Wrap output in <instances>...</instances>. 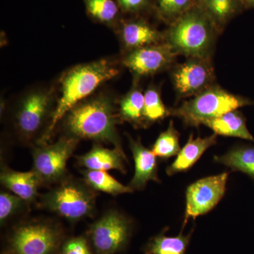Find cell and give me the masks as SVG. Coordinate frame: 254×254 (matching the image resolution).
<instances>
[{"instance_id":"obj_23","label":"cell","mask_w":254,"mask_h":254,"mask_svg":"<svg viewBox=\"0 0 254 254\" xmlns=\"http://www.w3.org/2000/svg\"><path fill=\"white\" fill-rule=\"evenodd\" d=\"M190 235L177 237L160 234L150 240L146 247V254H185L190 242Z\"/></svg>"},{"instance_id":"obj_14","label":"cell","mask_w":254,"mask_h":254,"mask_svg":"<svg viewBox=\"0 0 254 254\" xmlns=\"http://www.w3.org/2000/svg\"><path fill=\"white\" fill-rule=\"evenodd\" d=\"M0 182L5 189L29 205L38 199V190L43 186L39 177L33 170L22 173L15 171L6 165L1 167Z\"/></svg>"},{"instance_id":"obj_24","label":"cell","mask_w":254,"mask_h":254,"mask_svg":"<svg viewBox=\"0 0 254 254\" xmlns=\"http://www.w3.org/2000/svg\"><path fill=\"white\" fill-rule=\"evenodd\" d=\"M180 150V133L171 120L168 128L159 135L153 145L152 151L158 158L168 159L178 155Z\"/></svg>"},{"instance_id":"obj_31","label":"cell","mask_w":254,"mask_h":254,"mask_svg":"<svg viewBox=\"0 0 254 254\" xmlns=\"http://www.w3.org/2000/svg\"><path fill=\"white\" fill-rule=\"evenodd\" d=\"M242 6L248 9V8L254 7V0H240Z\"/></svg>"},{"instance_id":"obj_15","label":"cell","mask_w":254,"mask_h":254,"mask_svg":"<svg viewBox=\"0 0 254 254\" xmlns=\"http://www.w3.org/2000/svg\"><path fill=\"white\" fill-rule=\"evenodd\" d=\"M120 39L128 52L165 43V33H160L143 21H127L120 29Z\"/></svg>"},{"instance_id":"obj_32","label":"cell","mask_w":254,"mask_h":254,"mask_svg":"<svg viewBox=\"0 0 254 254\" xmlns=\"http://www.w3.org/2000/svg\"><path fill=\"white\" fill-rule=\"evenodd\" d=\"M198 1V0H195V1H196V2H197V1Z\"/></svg>"},{"instance_id":"obj_19","label":"cell","mask_w":254,"mask_h":254,"mask_svg":"<svg viewBox=\"0 0 254 254\" xmlns=\"http://www.w3.org/2000/svg\"><path fill=\"white\" fill-rule=\"evenodd\" d=\"M196 5L220 32L242 6L240 0H198Z\"/></svg>"},{"instance_id":"obj_30","label":"cell","mask_w":254,"mask_h":254,"mask_svg":"<svg viewBox=\"0 0 254 254\" xmlns=\"http://www.w3.org/2000/svg\"><path fill=\"white\" fill-rule=\"evenodd\" d=\"M119 6L125 11L136 12L145 7L148 0H118Z\"/></svg>"},{"instance_id":"obj_4","label":"cell","mask_w":254,"mask_h":254,"mask_svg":"<svg viewBox=\"0 0 254 254\" xmlns=\"http://www.w3.org/2000/svg\"><path fill=\"white\" fill-rule=\"evenodd\" d=\"M95 192L84 180L66 176L42 195L40 205L68 221L76 222L93 216L96 203Z\"/></svg>"},{"instance_id":"obj_17","label":"cell","mask_w":254,"mask_h":254,"mask_svg":"<svg viewBox=\"0 0 254 254\" xmlns=\"http://www.w3.org/2000/svg\"><path fill=\"white\" fill-rule=\"evenodd\" d=\"M217 136L213 133L211 136L193 138L190 134L186 145L180 150L173 164L167 168L166 173L169 176L177 173L188 171L198 161L203 153L212 145L216 144Z\"/></svg>"},{"instance_id":"obj_16","label":"cell","mask_w":254,"mask_h":254,"mask_svg":"<svg viewBox=\"0 0 254 254\" xmlns=\"http://www.w3.org/2000/svg\"><path fill=\"white\" fill-rule=\"evenodd\" d=\"M77 160L80 166L87 170L100 171L116 170L126 173L124 163V161H127L126 155L124 151L118 148L108 149L102 145L95 144L91 150L78 156Z\"/></svg>"},{"instance_id":"obj_3","label":"cell","mask_w":254,"mask_h":254,"mask_svg":"<svg viewBox=\"0 0 254 254\" xmlns=\"http://www.w3.org/2000/svg\"><path fill=\"white\" fill-rule=\"evenodd\" d=\"M219 32L195 4L170 25L165 33V42L177 55L187 58H210Z\"/></svg>"},{"instance_id":"obj_6","label":"cell","mask_w":254,"mask_h":254,"mask_svg":"<svg viewBox=\"0 0 254 254\" xmlns=\"http://www.w3.org/2000/svg\"><path fill=\"white\" fill-rule=\"evenodd\" d=\"M254 105L253 100L233 94L213 84L170 111V115L181 119L185 125L198 127L206 120L218 118L242 107Z\"/></svg>"},{"instance_id":"obj_20","label":"cell","mask_w":254,"mask_h":254,"mask_svg":"<svg viewBox=\"0 0 254 254\" xmlns=\"http://www.w3.org/2000/svg\"><path fill=\"white\" fill-rule=\"evenodd\" d=\"M214 160L233 171L246 174L254 181V145L234 147L225 155L214 157Z\"/></svg>"},{"instance_id":"obj_10","label":"cell","mask_w":254,"mask_h":254,"mask_svg":"<svg viewBox=\"0 0 254 254\" xmlns=\"http://www.w3.org/2000/svg\"><path fill=\"white\" fill-rule=\"evenodd\" d=\"M174 88L179 98H193L215 84L210 58H188L172 72Z\"/></svg>"},{"instance_id":"obj_22","label":"cell","mask_w":254,"mask_h":254,"mask_svg":"<svg viewBox=\"0 0 254 254\" xmlns=\"http://www.w3.org/2000/svg\"><path fill=\"white\" fill-rule=\"evenodd\" d=\"M83 180L95 191H101L113 195L132 193L133 190L129 186H125L119 182L106 171L85 169L82 171Z\"/></svg>"},{"instance_id":"obj_1","label":"cell","mask_w":254,"mask_h":254,"mask_svg":"<svg viewBox=\"0 0 254 254\" xmlns=\"http://www.w3.org/2000/svg\"><path fill=\"white\" fill-rule=\"evenodd\" d=\"M64 128L66 135L76 139L112 143L123 151L117 131V118L113 100L100 95L84 100L65 115Z\"/></svg>"},{"instance_id":"obj_8","label":"cell","mask_w":254,"mask_h":254,"mask_svg":"<svg viewBox=\"0 0 254 254\" xmlns=\"http://www.w3.org/2000/svg\"><path fill=\"white\" fill-rule=\"evenodd\" d=\"M79 140L64 136L53 144L33 145V168L43 186L57 185L66 177V164Z\"/></svg>"},{"instance_id":"obj_13","label":"cell","mask_w":254,"mask_h":254,"mask_svg":"<svg viewBox=\"0 0 254 254\" xmlns=\"http://www.w3.org/2000/svg\"><path fill=\"white\" fill-rule=\"evenodd\" d=\"M129 138L130 149L135 163V173L129 186L133 190H142L150 181L160 182L158 175L157 157L145 148L140 140Z\"/></svg>"},{"instance_id":"obj_18","label":"cell","mask_w":254,"mask_h":254,"mask_svg":"<svg viewBox=\"0 0 254 254\" xmlns=\"http://www.w3.org/2000/svg\"><path fill=\"white\" fill-rule=\"evenodd\" d=\"M203 125L213 130L216 135L235 137L254 142V136L247 128L245 116L237 110L228 112L218 118L206 120Z\"/></svg>"},{"instance_id":"obj_11","label":"cell","mask_w":254,"mask_h":254,"mask_svg":"<svg viewBox=\"0 0 254 254\" xmlns=\"http://www.w3.org/2000/svg\"><path fill=\"white\" fill-rule=\"evenodd\" d=\"M229 173L205 177L188 187L184 227L190 218L195 220L213 210L225 195Z\"/></svg>"},{"instance_id":"obj_5","label":"cell","mask_w":254,"mask_h":254,"mask_svg":"<svg viewBox=\"0 0 254 254\" xmlns=\"http://www.w3.org/2000/svg\"><path fill=\"white\" fill-rule=\"evenodd\" d=\"M54 111L53 96L48 90H32L23 95L12 119L18 138L26 144L38 145L46 136Z\"/></svg>"},{"instance_id":"obj_9","label":"cell","mask_w":254,"mask_h":254,"mask_svg":"<svg viewBox=\"0 0 254 254\" xmlns=\"http://www.w3.org/2000/svg\"><path fill=\"white\" fill-rule=\"evenodd\" d=\"M131 232V224L125 215L110 210L92 224L88 237L96 254H116L125 248Z\"/></svg>"},{"instance_id":"obj_25","label":"cell","mask_w":254,"mask_h":254,"mask_svg":"<svg viewBox=\"0 0 254 254\" xmlns=\"http://www.w3.org/2000/svg\"><path fill=\"white\" fill-rule=\"evenodd\" d=\"M170 115V111L164 105L160 91L156 87L150 86L144 93L145 123L149 124L163 120Z\"/></svg>"},{"instance_id":"obj_12","label":"cell","mask_w":254,"mask_h":254,"mask_svg":"<svg viewBox=\"0 0 254 254\" xmlns=\"http://www.w3.org/2000/svg\"><path fill=\"white\" fill-rule=\"evenodd\" d=\"M177 56L173 48L165 42L127 52L123 64L139 77L155 74L170 67Z\"/></svg>"},{"instance_id":"obj_28","label":"cell","mask_w":254,"mask_h":254,"mask_svg":"<svg viewBox=\"0 0 254 254\" xmlns=\"http://www.w3.org/2000/svg\"><path fill=\"white\" fill-rule=\"evenodd\" d=\"M156 2L159 14L170 25L196 4L195 0H156Z\"/></svg>"},{"instance_id":"obj_21","label":"cell","mask_w":254,"mask_h":254,"mask_svg":"<svg viewBox=\"0 0 254 254\" xmlns=\"http://www.w3.org/2000/svg\"><path fill=\"white\" fill-rule=\"evenodd\" d=\"M143 110L144 94L141 89L133 87L120 100L119 118L122 121L139 126L145 123Z\"/></svg>"},{"instance_id":"obj_29","label":"cell","mask_w":254,"mask_h":254,"mask_svg":"<svg viewBox=\"0 0 254 254\" xmlns=\"http://www.w3.org/2000/svg\"><path fill=\"white\" fill-rule=\"evenodd\" d=\"M62 254H93L86 239L76 237L64 242Z\"/></svg>"},{"instance_id":"obj_7","label":"cell","mask_w":254,"mask_h":254,"mask_svg":"<svg viewBox=\"0 0 254 254\" xmlns=\"http://www.w3.org/2000/svg\"><path fill=\"white\" fill-rule=\"evenodd\" d=\"M63 239V229L53 220L21 222L10 233L7 254H55Z\"/></svg>"},{"instance_id":"obj_27","label":"cell","mask_w":254,"mask_h":254,"mask_svg":"<svg viewBox=\"0 0 254 254\" xmlns=\"http://www.w3.org/2000/svg\"><path fill=\"white\" fill-rule=\"evenodd\" d=\"M87 12L100 22L113 23L118 18V6L113 0H83Z\"/></svg>"},{"instance_id":"obj_26","label":"cell","mask_w":254,"mask_h":254,"mask_svg":"<svg viewBox=\"0 0 254 254\" xmlns=\"http://www.w3.org/2000/svg\"><path fill=\"white\" fill-rule=\"evenodd\" d=\"M29 204L11 192L1 190L0 193V223L1 226L9 220L26 211Z\"/></svg>"},{"instance_id":"obj_2","label":"cell","mask_w":254,"mask_h":254,"mask_svg":"<svg viewBox=\"0 0 254 254\" xmlns=\"http://www.w3.org/2000/svg\"><path fill=\"white\" fill-rule=\"evenodd\" d=\"M118 73L115 63L106 59L78 65L66 71L60 81L61 93L55 105L51 124L46 136L38 145L46 144L58 123L71 108L86 100L100 85Z\"/></svg>"}]
</instances>
